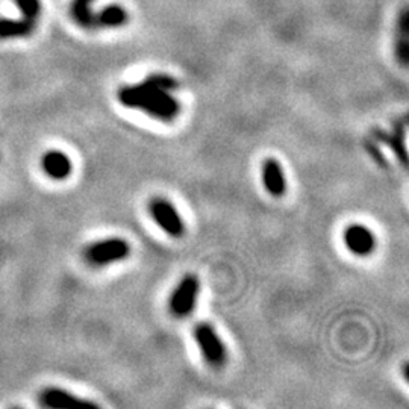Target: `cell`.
Instances as JSON below:
<instances>
[{"label": "cell", "instance_id": "7c38bea8", "mask_svg": "<svg viewBox=\"0 0 409 409\" xmlns=\"http://www.w3.org/2000/svg\"><path fill=\"white\" fill-rule=\"evenodd\" d=\"M129 21V12L122 5H108L96 14V26L122 28Z\"/></svg>", "mask_w": 409, "mask_h": 409}, {"label": "cell", "instance_id": "277c9868", "mask_svg": "<svg viewBox=\"0 0 409 409\" xmlns=\"http://www.w3.org/2000/svg\"><path fill=\"white\" fill-rule=\"evenodd\" d=\"M149 211L152 219L158 223V226L161 228L167 235H170L173 238H179L183 235V232H185V224H183V220L179 212L176 211V208L168 202L167 199H152L149 203Z\"/></svg>", "mask_w": 409, "mask_h": 409}, {"label": "cell", "instance_id": "9c48e42d", "mask_svg": "<svg viewBox=\"0 0 409 409\" xmlns=\"http://www.w3.org/2000/svg\"><path fill=\"white\" fill-rule=\"evenodd\" d=\"M42 167L44 173L52 179L62 181L70 176L71 173V161L70 158L58 150H51L44 154L42 159Z\"/></svg>", "mask_w": 409, "mask_h": 409}, {"label": "cell", "instance_id": "9a60e30c", "mask_svg": "<svg viewBox=\"0 0 409 409\" xmlns=\"http://www.w3.org/2000/svg\"><path fill=\"white\" fill-rule=\"evenodd\" d=\"M79 2H82V3H87V5H91L93 2H96V0H79Z\"/></svg>", "mask_w": 409, "mask_h": 409}, {"label": "cell", "instance_id": "8fae6325", "mask_svg": "<svg viewBox=\"0 0 409 409\" xmlns=\"http://www.w3.org/2000/svg\"><path fill=\"white\" fill-rule=\"evenodd\" d=\"M37 28V21L28 19L11 20L0 19V39H14V38H26L34 34Z\"/></svg>", "mask_w": 409, "mask_h": 409}, {"label": "cell", "instance_id": "ba28073f", "mask_svg": "<svg viewBox=\"0 0 409 409\" xmlns=\"http://www.w3.org/2000/svg\"><path fill=\"white\" fill-rule=\"evenodd\" d=\"M262 183L269 191V194L273 197H280L285 194L287 182L282 167H280L278 159L267 158L262 163Z\"/></svg>", "mask_w": 409, "mask_h": 409}, {"label": "cell", "instance_id": "8992f818", "mask_svg": "<svg viewBox=\"0 0 409 409\" xmlns=\"http://www.w3.org/2000/svg\"><path fill=\"white\" fill-rule=\"evenodd\" d=\"M344 244L356 256H368L376 248V237L363 224H350L344 230Z\"/></svg>", "mask_w": 409, "mask_h": 409}, {"label": "cell", "instance_id": "7a4b0ae2", "mask_svg": "<svg viewBox=\"0 0 409 409\" xmlns=\"http://www.w3.org/2000/svg\"><path fill=\"white\" fill-rule=\"evenodd\" d=\"M131 255V246L123 238H108L91 244L84 256L88 264L94 267H103L108 264L123 261Z\"/></svg>", "mask_w": 409, "mask_h": 409}, {"label": "cell", "instance_id": "3957f363", "mask_svg": "<svg viewBox=\"0 0 409 409\" xmlns=\"http://www.w3.org/2000/svg\"><path fill=\"white\" fill-rule=\"evenodd\" d=\"M194 338L206 363L220 368L226 364L228 354L219 334L210 323H199L194 329Z\"/></svg>", "mask_w": 409, "mask_h": 409}, {"label": "cell", "instance_id": "30bf717a", "mask_svg": "<svg viewBox=\"0 0 409 409\" xmlns=\"http://www.w3.org/2000/svg\"><path fill=\"white\" fill-rule=\"evenodd\" d=\"M394 55L402 66H406L409 61V10L406 6L400 11L396 23Z\"/></svg>", "mask_w": 409, "mask_h": 409}, {"label": "cell", "instance_id": "5b68a950", "mask_svg": "<svg viewBox=\"0 0 409 409\" xmlns=\"http://www.w3.org/2000/svg\"><path fill=\"white\" fill-rule=\"evenodd\" d=\"M199 288V279L194 275H185L182 278L170 299V311L174 317H188L194 311Z\"/></svg>", "mask_w": 409, "mask_h": 409}, {"label": "cell", "instance_id": "4fadbf2b", "mask_svg": "<svg viewBox=\"0 0 409 409\" xmlns=\"http://www.w3.org/2000/svg\"><path fill=\"white\" fill-rule=\"evenodd\" d=\"M70 15L75 20L78 26L82 29H94L96 26V12L91 10L90 5L73 0L70 5Z\"/></svg>", "mask_w": 409, "mask_h": 409}, {"label": "cell", "instance_id": "6da1fadb", "mask_svg": "<svg viewBox=\"0 0 409 409\" xmlns=\"http://www.w3.org/2000/svg\"><path fill=\"white\" fill-rule=\"evenodd\" d=\"M178 88L168 75H150L135 85L120 88L117 98L126 108L140 109L161 122H173L181 112L179 102L170 94Z\"/></svg>", "mask_w": 409, "mask_h": 409}, {"label": "cell", "instance_id": "5bb4252c", "mask_svg": "<svg viewBox=\"0 0 409 409\" xmlns=\"http://www.w3.org/2000/svg\"><path fill=\"white\" fill-rule=\"evenodd\" d=\"M23 19L37 21L42 14V2L39 0H14Z\"/></svg>", "mask_w": 409, "mask_h": 409}, {"label": "cell", "instance_id": "52a82bcc", "mask_svg": "<svg viewBox=\"0 0 409 409\" xmlns=\"http://www.w3.org/2000/svg\"><path fill=\"white\" fill-rule=\"evenodd\" d=\"M39 405L51 409H71V408H98V405L79 399L60 388H47L39 394Z\"/></svg>", "mask_w": 409, "mask_h": 409}]
</instances>
